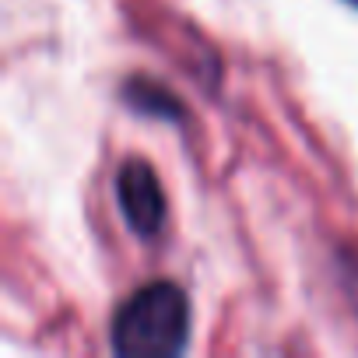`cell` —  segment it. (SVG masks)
<instances>
[{
	"label": "cell",
	"mask_w": 358,
	"mask_h": 358,
	"mask_svg": "<svg viewBox=\"0 0 358 358\" xmlns=\"http://www.w3.org/2000/svg\"><path fill=\"white\" fill-rule=\"evenodd\" d=\"M190 334V302L169 281L134 292L113 320V348L127 358H165L183 351Z\"/></svg>",
	"instance_id": "1"
},
{
	"label": "cell",
	"mask_w": 358,
	"mask_h": 358,
	"mask_svg": "<svg viewBox=\"0 0 358 358\" xmlns=\"http://www.w3.org/2000/svg\"><path fill=\"white\" fill-rule=\"evenodd\" d=\"M116 197L127 225L137 236H155L165 225V194L148 162H123L116 172Z\"/></svg>",
	"instance_id": "2"
},
{
	"label": "cell",
	"mask_w": 358,
	"mask_h": 358,
	"mask_svg": "<svg viewBox=\"0 0 358 358\" xmlns=\"http://www.w3.org/2000/svg\"><path fill=\"white\" fill-rule=\"evenodd\" d=\"M351 4H358V0H351Z\"/></svg>",
	"instance_id": "3"
}]
</instances>
